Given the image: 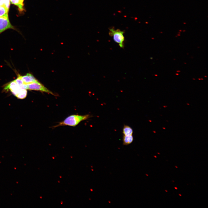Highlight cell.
Returning <instances> with one entry per match:
<instances>
[{"label": "cell", "mask_w": 208, "mask_h": 208, "mask_svg": "<svg viewBox=\"0 0 208 208\" xmlns=\"http://www.w3.org/2000/svg\"><path fill=\"white\" fill-rule=\"evenodd\" d=\"M9 29H14L9 21L8 15L0 17V34Z\"/></svg>", "instance_id": "5b68a950"}, {"label": "cell", "mask_w": 208, "mask_h": 208, "mask_svg": "<svg viewBox=\"0 0 208 208\" xmlns=\"http://www.w3.org/2000/svg\"><path fill=\"white\" fill-rule=\"evenodd\" d=\"M3 90L7 91L10 90L12 93L16 96L23 90L16 83L15 80L7 83L4 86Z\"/></svg>", "instance_id": "277c9868"}, {"label": "cell", "mask_w": 208, "mask_h": 208, "mask_svg": "<svg viewBox=\"0 0 208 208\" xmlns=\"http://www.w3.org/2000/svg\"><path fill=\"white\" fill-rule=\"evenodd\" d=\"M176 75H179L178 74V73H176Z\"/></svg>", "instance_id": "2e32d148"}, {"label": "cell", "mask_w": 208, "mask_h": 208, "mask_svg": "<svg viewBox=\"0 0 208 208\" xmlns=\"http://www.w3.org/2000/svg\"><path fill=\"white\" fill-rule=\"evenodd\" d=\"M174 188L176 190H177V189H178V188L177 187H175Z\"/></svg>", "instance_id": "4fadbf2b"}, {"label": "cell", "mask_w": 208, "mask_h": 208, "mask_svg": "<svg viewBox=\"0 0 208 208\" xmlns=\"http://www.w3.org/2000/svg\"><path fill=\"white\" fill-rule=\"evenodd\" d=\"M10 1V0H0V5H5L9 8Z\"/></svg>", "instance_id": "7c38bea8"}, {"label": "cell", "mask_w": 208, "mask_h": 208, "mask_svg": "<svg viewBox=\"0 0 208 208\" xmlns=\"http://www.w3.org/2000/svg\"><path fill=\"white\" fill-rule=\"evenodd\" d=\"M179 195L180 196H181V194H179Z\"/></svg>", "instance_id": "9a60e30c"}, {"label": "cell", "mask_w": 208, "mask_h": 208, "mask_svg": "<svg viewBox=\"0 0 208 208\" xmlns=\"http://www.w3.org/2000/svg\"><path fill=\"white\" fill-rule=\"evenodd\" d=\"M158 153V154H160V153Z\"/></svg>", "instance_id": "ffe728a7"}, {"label": "cell", "mask_w": 208, "mask_h": 208, "mask_svg": "<svg viewBox=\"0 0 208 208\" xmlns=\"http://www.w3.org/2000/svg\"><path fill=\"white\" fill-rule=\"evenodd\" d=\"M165 191L166 192H168V191H167V190H165Z\"/></svg>", "instance_id": "e0dca14e"}, {"label": "cell", "mask_w": 208, "mask_h": 208, "mask_svg": "<svg viewBox=\"0 0 208 208\" xmlns=\"http://www.w3.org/2000/svg\"><path fill=\"white\" fill-rule=\"evenodd\" d=\"M177 72H180V71H177Z\"/></svg>", "instance_id": "ac0fdd59"}, {"label": "cell", "mask_w": 208, "mask_h": 208, "mask_svg": "<svg viewBox=\"0 0 208 208\" xmlns=\"http://www.w3.org/2000/svg\"><path fill=\"white\" fill-rule=\"evenodd\" d=\"M18 75L22 80L24 83L26 84L38 81L33 75L30 73H27L26 75L23 76L19 74Z\"/></svg>", "instance_id": "8992f818"}, {"label": "cell", "mask_w": 208, "mask_h": 208, "mask_svg": "<svg viewBox=\"0 0 208 208\" xmlns=\"http://www.w3.org/2000/svg\"><path fill=\"white\" fill-rule=\"evenodd\" d=\"M9 8L5 5H0V17L8 15Z\"/></svg>", "instance_id": "30bf717a"}, {"label": "cell", "mask_w": 208, "mask_h": 208, "mask_svg": "<svg viewBox=\"0 0 208 208\" xmlns=\"http://www.w3.org/2000/svg\"><path fill=\"white\" fill-rule=\"evenodd\" d=\"M133 131L132 128L130 126L124 125L122 129V133L125 135H132Z\"/></svg>", "instance_id": "9c48e42d"}, {"label": "cell", "mask_w": 208, "mask_h": 208, "mask_svg": "<svg viewBox=\"0 0 208 208\" xmlns=\"http://www.w3.org/2000/svg\"><path fill=\"white\" fill-rule=\"evenodd\" d=\"M175 167L176 168H178V167L177 166H175Z\"/></svg>", "instance_id": "d6986e66"}, {"label": "cell", "mask_w": 208, "mask_h": 208, "mask_svg": "<svg viewBox=\"0 0 208 208\" xmlns=\"http://www.w3.org/2000/svg\"><path fill=\"white\" fill-rule=\"evenodd\" d=\"M123 143L124 145H127L131 144L133 141V138L132 135H124L123 137Z\"/></svg>", "instance_id": "ba28073f"}, {"label": "cell", "mask_w": 208, "mask_h": 208, "mask_svg": "<svg viewBox=\"0 0 208 208\" xmlns=\"http://www.w3.org/2000/svg\"><path fill=\"white\" fill-rule=\"evenodd\" d=\"M124 33L123 31L118 29H116L113 27L109 28V35L113 37L114 41L118 44L120 48H122L124 47L125 39Z\"/></svg>", "instance_id": "7a4b0ae2"}, {"label": "cell", "mask_w": 208, "mask_h": 208, "mask_svg": "<svg viewBox=\"0 0 208 208\" xmlns=\"http://www.w3.org/2000/svg\"><path fill=\"white\" fill-rule=\"evenodd\" d=\"M11 3L17 5L18 8L19 10L20 11H23L24 0H10Z\"/></svg>", "instance_id": "52a82bcc"}, {"label": "cell", "mask_w": 208, "mask_h": 208, "mask_svg": "<svg viewBox=\"0 0 208 208\" xmlns=\"http://www.w3.org/2000/svg\"><path fill=\"white\" fill-rule=\"evenodd\" d=\"M154 157L156 158L157 157L156 156H154Z\"/></svg>", "instance_id": "5bb4252c"}, {"label": "cell", "mask_w": 208, "mask_h": 208, "mask_svg": "<svg viewBox=\"0 0 208 208\" xmlns=\"http://www.w3.org/2000/svg\"><path fill=\"white\" fill-rule=\"evenodd\" d=\"M27 90H22L16 97L19 99H23L26 98L27 95Z\"/></svg>", "instance_id": "8fae6325"}, {"label": "cell", "mask_w": 208, "mask_h": 208, "mask_svg": "<svg viewBox=\"0 0 208 208\" xmlns=\"http://www.w3.org/2000/svg\"><path fill=\"white\" fill-rule=\"evenodd\" d=\"M27 90L44 92L52 94L53 95H55L53 92L49 90L38 81L27 84Z\"/></svg>", "instance_id": "3957f363"}, {"label": "cell", "mask_w": 208, "mask_h": 208, "mask_svg": "<svg viewBox=\"0 0 208 208\" xmlns=\"http://www.w3.org/2000/svg\"><path fill=\"white\" fill-rule=\"evenodd\" d=\"M91 117V116L89 114L83 115L77 114L70 115L63 121L59 122L58 124L53 126V127L55 128L63 126L75 127L82 121L87 120Z\"/></svg>", "instance_id": "6da1fadb"}]
</instances>
